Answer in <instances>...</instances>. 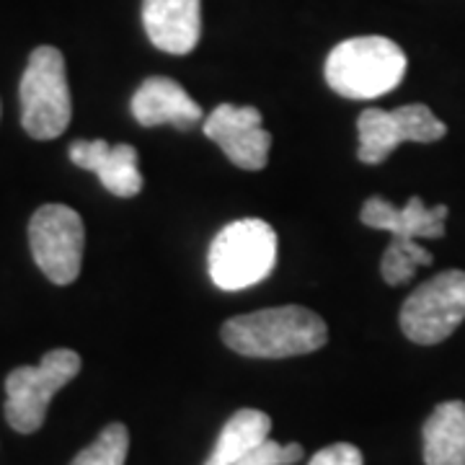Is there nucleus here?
<instances>
[{
  "mask_svg": "<svg viewBox=\"0 0 465 465\" xmlns=\"http://www.w3.org/2000/svg\"><path fill=\"white\" fill-rule=\"evenodd\" d=\"M223 341L243 357L284 360L318 351L329 341V329L313 311L302 305H282L225 321Z\"/></svg>",
  "mask_w": 465,
  "mask_h": 465,
  "instance_id": "f257e3e1",
  "label": "nucleus"
},
{
  "mask_svg": "<svg viewBox=\"0 0 465 465\" xmlns=\"http://www.w3.org/2000/svg\"><path fill=\"white\" fill-rule=\"evenodd\" d=\"M406 54L388 36H354L329 52L326 84L344 99H381L406 75Z\"/></svg>",
  "mask_w": 465,
  "mask_h": 465,
  "instance_id": "f03ea898",
  "label": "nucleus"
},
{
  "mask_svg": "<svg viewBox=\"0 0 465 465\" xmlns=\"http://www.w3.org/2000/svg\"><path fill=\"white\" fill-rule=\"evenodd\" d=\"M277 264V232L259 217H243L217 232L210 253V280L228 292L253 287Z\"/></svg>",
  "mask_w": 465,
  "mask_h": 465,
  "instance_id": "7ed1b4c3",
  "label": "nucleus"
},
{
  "mask_svg": "<svg viewBox=\"0 0 465 465\" xmlns=\"http://www.w3.org/2000/svg\"><path fill=\"white\" fill-rule=\"evenodd\" d=\"M21 124L34 140H54L65 133L73 116L65 57L57 47H36L18 85Z\"/></svg>",
  "mask_w": 465,
  "mask_h": 465,
  "instance_id": "20e7f679",
  "label": "nucleus"
},
{
  "mask_svg": "<svg viewBox=\"0 0 465 465\" xmlns=\"http://www.w3.org/2000/svg\"><path fill=\"white\" fill-rule=\"evenodd\" d=\"M81 354L52 349L36 367H16L5 378V421L21 434L42 430L52 396L81 372Z\"/></svg>",
  "mask_w": 465,
  "mask_h": 465,
  "instance_id": "39448f33",
  "label": "nucleus"
},
{
  "mask_svg": "<svg viewBox=\"0 0 465 465\" xmlns=\"http://www.w3.org/2000/svg\"><path fill=\"white\" fill-rule=\"evenodd\" d=\"M465 321V272L450 269L419 284L401 308V331L414 344L445 341Z\"/></svg>",
  "mask_w": 465,
  "mask_h": 465,
  "instance_id": "423d86ee",
  "label": "nucleus"
},
{
  "mask_svg": "<svg viewBox=\"0 0 465 465\" xmlns=\"http://www.w3.org/2000/svg\"><path fill=\"white\" fill-rule=\"evenodd\" d=\"M29 246L34 262L50 282H75L84 264V220L67 204H45L29 223Z\"/></svg>",
  "mask_w": 465,
  "mask_h": 465,
  "instance_id": "0eeeda50",
  "label": "nucleus"
},
{
  "mask_svg": "<svg viewBox=\"0 0 465 465\" xmlns=\"http://www.w3.org/2000/svg\"><path fill=\"white\" fill-rule=\"evenodd\" d=\"M360 150L357 158L367 166L382 163L403 143H437L448 134L445 122H440L430 106L409 104L393 112L365 109L357 119Z\"/></svg>",
  "mask_w": 465,
  "mask_h": 465,
  "instance_id": "6e6552de",
  "label": "nucleus"
},
{
  "mask_svg": "<svg viewBox=\"0 0 465 465\" xmlns=\"http://www.w3.org/2000/svg\"><path fill=\"white\" fill-rule=\"evenodd\" d=\"M204 134L243 171H262L269 163L272 134L264 130L256 106L220 104L204 119Z\"/></svg>",
  "mask_w": 465,
  "mask_h": 465,
  "instance_id": "1a4fd4ad",
  "label": "nucleus"
},
{
  "mask_svg": "<svg viewBox=\"0 0 465 465\" xmlns=\"http://www.w3.org/2000/svg\"><path fill=\"white\" fill-rule=\"evenodd\" d=\"M70 161L78 168L94 171L106 192L130 200L143 192V173L137 166V150L127 143L109 145L104 140H78L70 145Z\"/></svg>",
  "mask_w": 465,
  "mask_h": 465,
  "instance_id": "9d476101",
  "label": "nucleus"
},
{
  "mask_svg": "<svg viewBox=\"0 0 465 465\" xmlns=\"http://www.w3.org/2000/svg\"><path fill=\"white\" fill-rule=\"evenodd\" d=\"M360 220L367 228L388 231L391 241H416V238H442L448 223V207H424L421 197H409L403 207H396L382 197H370L362 204Z\"/></svg>",
  "mask_w": 465,
  "mask_h": 465,
  "instance_id": "9b49d317",
  "label": "nucleus"
},
{
  "mask_svg": "<svg viewBox=\"0 0 465 465\" xmlns=\"http://www.w3.org/2000/svg\"><path fill=\"white\" fill-rule=\"evenodd\" d=\"M143 24L153 47L168 54H189L200 45V0H143Z\"/></svg>",
  "mask_w": 465,
  "mask_h": 465,
  "instance_id": "f8f14e48",
  "label": "nucleus"
},
{
  "mask_svg": "<svg viewBox=\"0 0 465 465\" xmlns=\"http://www.w3.org/2000/svg\"><path fill=\"white\" fill-rule=\"evenodd\" d=\"M202 106L186 94V88L163 75L143 81L133 96V116L143 127L171 124L176 130H192L202 122Z\"/></svg>",
  "mask_w": 465,
  "mask_h": 465,
  "instance_id": "ddd939ff",
  "label": "nucleus"
},
{
  "mask_svg": "<svg viewBox=\"0 0 465 465\" xmlns=\"http://www.w3.org/2000/svg\"><path fill=\"white\" fill-rule=\"evenodd\" d=\"M424 463L465 465V403L445 401L424 421Z\"/></svg>",
  "mask_w": 465,
  "mask_h": 465,
  "instance_id": "4468645a",
  "label": "nucleus"
},
{
  "mask_svg": "<svg viewBox=\"0 0 465 465\" xmlns=\"http://www.w3.org/2000/svg\"><path fill=\"white\" fill-rule=\"evenodd\" d=\"M272 419L259 409H241L225 421L223 432L217 437L213 455L204 460V465H235L249 450L259 442L269 440Z\"/></svg>",
  "mask_w": 465,
  "mask_h": 465,
  "instance_id": "2eb2a0df",
  "label": "nucleus"
},
{
  "mask_svg": "<svg viewBox=\"0 0 465 465\" xmlns=\"http://www.w3.org/2000/svg\"><path fill=\"white\" fill-rule=\"evenodd\" d=\"M432 262V253L424 246H419L416 241H391L381 262L382 280L391 287H399L414 280L419 266H430Z\"/></svg>",
  "mask_w": 465,
  "mask_h": 465,
  "instance_id": "dca6fc26",
  "label": "nucleus"
},
{
  "mask_svg": "<svg viewBox=\"0 0 465 465\" xmlns=\"http://www.w3.org/2000/svg\"><path fill=\"white\" fill-rule=\"evenodd\" d=\"M130 450V432L124 424H109L104 432L81 450L70 465H124Z\"/></svg>",
  "mask_w": 465,
  "mask_h": 465,
  "instance_id": "f3484780",
  "label": "nucleus"
},
{
  "mask_svg": "<svg viewBox=\"0 0 465 465\" xmlns=\"http://www.w3.org/2000/svg\"><path fill=\"white\" fill-rule=\"evenodd\" d=\"M298 460H302V448L298 442L280 445L274 440H264L253 450H249L235 465H295Z\"/></svg>",
  "mask_w": 465,
  "mask_h": 465,
  "instance_id": "a211bd4d",
  "label": "nucleus"
},
{
  "mask_svg": "<svg viewBox=\"0 0 465 465\" xmlns=\"http://www.w3.org/2000/svg\"><path fill=\"white\" fill-rule=\"evenodd\" d=\"M308 465H365V463H362V452H360V448H354V445H349V442H336V445H329V448L318 450Z\"/></svg>",
  "mask_w": 465,
  "mask_h": 465,
  "instance_id": "6ab92c4d",
  "label": "nucleus"
}]
</instances>
